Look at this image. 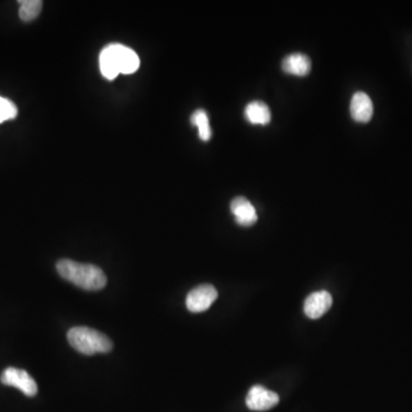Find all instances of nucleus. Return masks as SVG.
Masks as SVG:
<instances>
[{
	"instance_id": "nucleus-2",
	"label": "nucleus",
	"mask_w": 412,
	"mask_h": 412,
	"mask_svg": "<svg viewBox=\"0 0 412 412\" xmlns=\"http://www.w3.org/2000/svg\"><path fill=\"white\" fill-rule=\"evenodd\" d=\"M67 338L70 346L84 355L108 353L113 350V341L106 334L88 327L70 329Z\"/></svg>"
},
{
	"instance_id": "nucleus-11",
	"label": "nucleus",
	"mask_w": 412,
	"mask_h": 412,
	"mask_svg": "<svg viewBox=\"0 0 412 412\" xmlns=\"http://www.w3.org/2000/svg\"><path fill=\"white\" fill-rule=\"evenodd\" d=\"M245 117L251 124L254 125H267L270 119L272 114L269 110L268 106L261 101H253L249 103L245 108Z\"/></svg>"
},
{
	"instance_id": "nucleus-13",
	"label": "nucleus",
	"mask_w": 412,
	"mask_h": 412,
	"mask_svg": "<svg viewBox=\"0 0 412 412\" xmlns=\"http://www.w3.org/2000/svg\"><path fill=\"white\" fill-rule=\"evenodd\" d=\"M19 4H21L19 11L20 19L22 20L23 22H32L34 19H37L43 8V1L41 0H25L19 1Z\"/></svg>"
},
{
	"instance_id": "nucleus-12",
	"label": "nucleus",
	"mask_w": 412,
	"mask_h": 412,
	"mask_svg": "<svg viewBox=\"0 0 412 412\" xmlns=\"http://www.w3.org/2000/svg\"><path fill=\"white\" fill-rule=\"evenodd\" d=\"M117 57H118L119 72L130 75L137 71L140 67V59L135 50L118 44L117 47Z\"/></svg>"
},
{
	"instance_id": "nucleus-14",
	"label": "nucleus",
	"mask_w": 412,
	"mask_h": 412,
	"mask_svg": "<svg viewBox=\"0 0 412 412\" xmlns=\"http://www.w3.org/2000/svg\"><path fill=\"white\" fill-rule=\"evenodd\" d=\"M191 123L198 128V135L203 141H209L212 137V131L210 128L209 116L203 109H198L191 115Z\"/></svg>"
},
{
	"instance_id": "nucleus-4",
	"label": "nucleus",
	"mask_w": 412,
	"mask_h": 412,
	"mask_svg": "<svg viewBox=\"0 0 412 412\" xmlns=\"http://www.w3.org/2000/svg\"><path fill=\"white\" fill-rule=\"evenodd\" d=\"M218 298V291L211 284H202L194 287L186 299L188 310L193 313L205 312Z\"/></svg>"
},
{
	"instance_id": "nucleus-9",
	"label": "nucleus",
	"mask_w": 412,
	"mask_h": 412,
	"mask_svg": "<svg viewBox=\"0 0 412 412\" xmlns=\"http://www.w3.org/2000/svg\"><path fill=\"white\" fill-rule=\"evenodd\" d=\"M117 47L118 44H111L104 47L100 54V70L107 79L113 81L119 72L118 57H117Z\"/></svg>"
},
{
	"instance_id": "nucleus-3",
	"label": "nucleus",
	"mask_w": 412,
	"mask_h": 412,
	"mask_svg": "<svg viewBox=\"0 0 412 412\" xmlns=\"http://www.w3.org/2000/svg\"><path fill=\"white\" fill-rule=\"evenodd\" d=\"M0 380L6 386L19 388L27 397H32L37 394V383L28 372L21 369L7 368L0 377Z\"/></svg>"
},
{
	"instance_id": "nucleus-1",
	"label": "nucleus",
	"mask_w": 412,
	"mask_h": 412,
	"mask_svg": "<svg viewBox=\"0 0 412 412\" xmlns=\"http://www.w3.org/2000/svg\"><path fill=\"white\" fill-rule=\"evenodd\" d=\"M57 270L61 277L84 290H101L107 284L106 275L102 269L92 263L61 259L57 261Z\"/></svg>"
},
{
	"instance_id": "nucleus-8",
	"label": "nucleus",
	"mask_w": 412,
	"mask_h": 412,
	"mask_svg": "<svg viewBox=\"0 0 412 412\" xmlns=\"http://www.w3.org/2000/svg\"><path fill=\"white\" fill-rule=\"evenodd\" d=\"M350 115L357 123H368L373 115V104L368 94L357 92L350 101Z\"/></svg>"
},
{
	"instance_id": "nucleus-15",
	"label": "nucleus",
	"mask_w": 412,
	"mask_h": 412,
	"mask_svg": "<svg viewBox=\"0 0 412 412\" xmlns=\"http://www.w3.org/2000/svg\"><path fill=\"white\" fill-rule=\"evenodd\" d=\"M18 116V107L15 103L0 97V124L6 121L16 118Z\"/></svg>"
},
{
	"instance_id": "nucleus-10",
	"label": "nucleus",
	"mask_w": 412,
	"mask_h": 412,
	"mask_svg": "<svg viewBox=\"0 0 412 412\" xmlns=\"http://www.w3.org/2000/svg\"><path fill=\"white\" fill-rule=\"evenodd\" d=\"M282 69H283V71L290 74V75L303 77V76H307L310 72L312 61L305 54H290L283 60Z\"/></svg>"
},
{
	"instance_id": "nucleus-7",
	"label": "nucleus",
	"mask_w": 412,
	"mask_h": 412,
	"mask_svg": "<svg viewBox=\"0 0 412 412\" xmlns=\"http://www.w3.org/2000/svg\"><path fill=\"white\" fill-rule=\"evenodd\" d=\"M231 210L236 222L243 227H250L258 220L254 206L245 197H236L231 200Z\"/></svg>"
},
{
	"instance_id": "nucleus-6",
	"label": "nucleus",
	"mask_w": 412,
	"mask_h": 412,
	"mask_svg": "<svg viewBox=\"0 0 412 412\" xmlns=\"http://www.w3.org/2000/svg\"><path fill=\"white\" fill-rule=\"evenodd\" d=\"M332 306L331 294L327 291H317L307 297L303 310L309 319H320Z\"/></svg>"
},
{
	"instance_id": "nucleus-5",
	"label": "nucleus",
	"mask_w": 412,
	"mask_h": 412,
	"mask_svg": "<svg viewBox=\"0 0 412 412\" xmlns=\"http://www.w3.org/2000/svg\"><path fill=\"white\" fill-rule=\"evenodd\" d=\"M278 402L280 397L277 394L260 385L253 386L247 393V406L252 411H267L277 406Z\"/></svg>"
}]
</instances>
